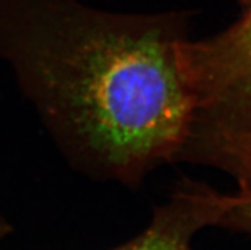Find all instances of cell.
<instances>
[{"instance_id":"cell-1","label":"cell","mask_w":251,"mask_h":250,"mask_svg":"<svg viewBox=\"0 0 251 250\" xmlns=\"http://www.w3.org/2000/svg\"><path fill=\"white\" fill-rule=\"evenodd\" d=\"M185 13L0 0V59L74 170L137 189L176 164L194 95Z\"/></svg>"},{"instance_id":"cell-2","label":"cell","mask_w":251,"mask_h":250,"mask_svg":"<svg viewBox=\"0 0 251 250\" xmlns=\"http://www.w3.org/2000/svg\"><path fill=\"white\" fill-rule=\"evenodd\" d=\"M226 206L227 194L184 177L169 199L154 208L143 231L110 250H194L195 235L204 227L217 226Z\"/></svg>"},{"instance_id":"cell-3","label":"cell","mask_w":251,"mask_h":250,"mask_svg":"<svg viewBox=\"0 0 251 250\" xmlns=\"http://www.w3.org/2000/svg\"><path fill=\"white\" fill-rule=\"evenodd\" d=\"M232 142H251V68L197 96L176 162Z\"/></svg>"},{"instance_id":"cell-4","label":"cell","mask_w":251,"mask_h":250,"mask_svg":"<svg viewBox=\"0 0 251 250\" xmlns=\"http://www.w3.org/2000/svg\"><path fill=\"white\" fill-rule=\"evenodd\" d=\"M185 64L194 102L214 85L251 68V0H244L233 25L212 37L185 45Z\"/></svg>"},{"instance_id":"cell-5","label":"cell","mask_w":251,"mask_h":250,"mask_svg":"<svg viewBox=\"0 0 251 250\" xmlns=\"http://www.w3.org/2000/svg\"><path fill=\"white\" fill-rule=\"evenodd\" d=\"M188 164L209 166L235 177L239 188L251 190V142H232L208 147L194 156Z\"/></svg>"},{"instance_id":"cell-6","label":"cell","mask_w":251,"mask_h":250,"mask_svg":"<svg viewBox=\"0 0 251 250\" xmlns=\"http://www.w3.org/2000/svg\"><path fill=\"white\" fill-rule=\"evenodd\" d=\"M217 226L251 234V190L239 188V193L228 195Z\"/></svg>"}]
</instances>
